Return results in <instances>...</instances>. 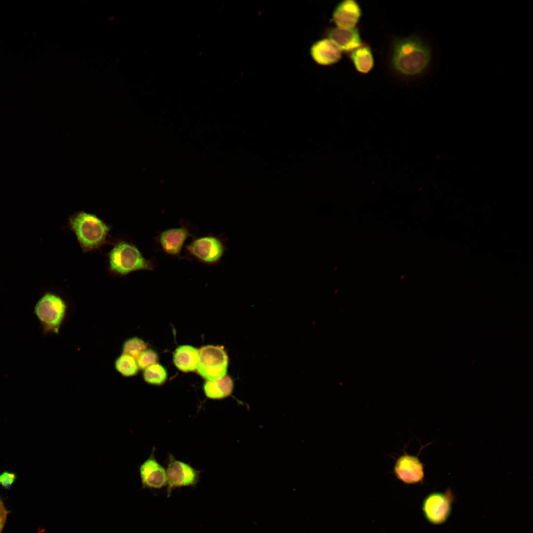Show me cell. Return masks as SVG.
Masks as SVG:
<instances>
[{
  "label": "cell",
  "mask_w": 533,
  "mask_h": 533,
  "mask_svg": "<svg viewBox=\"0 0 533 533\" xmlns=\"http://www.w3.org/2000/svg\"><path fill=\"white\" fill-rule=\"evenodd\" d=\"M432 60L429 43L418 35L396 38L392 42L389 64L392 70L404 78L423 75Z\"/></svg>",
  "instance_id": "obj_1"
},
{
  "label": "cell",
  "mask_w": 533,
  "mask_h": 533,
  "mask_svg": "<svg viewBox=\"0 0 533 533\" xmlns=\"http://www.w3.org/2000/svg\"><path fill=\"white\" fill-rule=\"evenodd\" d=\"M68 226L83 253L99 249L108 242L111 226L95 214L76 212L69 218Z\"/></svg>",
  "instance_id": "obj_2"
},
{
  "label": "cell",
  "mask_w": 533,
  "mask_h": 533,
  "mask_svg": "<svg viewBox=\"0 0 533 533\" xmlns=\"http://www.w3.org/2000/svg\"><path fill=\"white\" fill-rule=\"evenodd\" d=\"M107 255L108 271L115 276L123 277L137 271H153L157 266L153 259L146 258L136 244L125 240L115 241Z\"/></svg>",
  "instance_id": "obj_3"
},
{
  "label": "cell",
  "mask_w": 533,
  "mask_h": 533,
  "mask_svg": "<svg viewBox=\"0 0 533 533\" xmlns=\"http://www.w3.org/2000/svg\"><path fill=\"white\" fill-rule=\"evenodd\" d=\"M227 250V240L224 236L208 233L192 238L184 247L183 258L205 266H213L220 263Z\"/></svg>",
  "instance_id": "obj_4"
},
{
  "label": "cell",
  "mask_w": 533,
  "mask_h": 533,
  "mask_svg": "<svg viewBox=\"0 0 533 533\" xmlns=\"http://www.w3.org/2000/svg\"><path fill=\"white\" fill-rule=\"evenodd\" d=\"M67 308L65 300L55 293L47 292L39 298L34 312L44 334L59 333Z\"/></svg>",
  "instance_id": "obj_5"
},
{
  "label": "cell",
  "mask_w": 533,
  "mask_h": 533,
  "mask_svg": "<svg viewBox=\"0 0 533 533\" xmlns=\"http://www.w3.org/2000/svg\"><path fill=\"white\" fill-rule=\"evenodd\" d=\"M197 230L188 221L182 220L178 227L164 229L154 237L159 251L166 255L182 260L181 255L186 241L196 236Z\"/></svg>",
  "instance_id": "obj_6"
},
{
  "label": "cell",
  "mask_w": 533,
  "mask_h": 533,
  "mask_svg": "<svg viewBox=\"0 0 533 533\" xmlns=\"http://www.w3.org/2000/svg\"><path fill=\"white\" fill-rule=\"evenodd\" d=\"M198 373L207 381H215L226 376L228 357L224 349L208 345L198 350Z\"/></svg>",
  "instance_id": "obj_7"
},
{
  "label": "cell",
  "mask_w": 533,
  "mask_h": 533,
  "mask_svg": "<svg viewBox=\"0 0 533 533\" xmlns=\"http://www.w3.org/2000/svg\"><path fill=\"white\" fill-rule=\"evenodd\" d=\"M167 476V497L176 488L195 486L199 480L200 471L189 464L175 459L171 454L166 469Z\"/></svg>",
  "instance_id": "obj_8"
},
{
  "label": "cell",
  "mask_w": 533,
  "mask_h": 533,
  "mask_svg": "<svg viewBox=\"0 0 533 533\" xmlns=\"http://www.w3.org/2000/svg\"><path fill=\"white\" fill-rule=\"evenodd\" d=\"M450 493L433 492L423 499L422 510L426 520L433 525H440L449 518L452 511Z\"/></svg>",
  "instance_id": "obj_9"
},
{
  "label": "cell",
  "mask_w": 533,
  "mask_h": 533,
  "mask_svg": "<svg viewBox=\"0 0 533 533\" xmlns=\"http://www.w3.org/2000/svg\"><path fill=\"white\" fill-rule=\"evenodd\" d=\"M423 463L417 457L404 454L397 459L393 468L398 479L406 484L421 482L424 473Z\"/></svg>",
  "instance_id": "obj_10"
},
{
  "label": "cell",
  "mask_w": 533,
  "mask_h": 533,
  "mask_svg": "<svg viewBox=\"0 0 533 533\" xmlns=\"http://www.w3.org/2000/svg\"><path fill=\"white\" fill-rule=\"evenodd\" d=\"M143 489H161L167 485L166 470L156 460L152 452L139 468Z\"/></svg>",
  "instance_id": "obj_11"
},
{
  "label": "cell",
  "mask_w": 533,
  "mask_h": 533,
  "mask_svg": "<svg viewBox=\"0 0 533 533\" xmlns=\"http://www.w3.org/2000/svg\"><path fill=\"white\" fill-rule=\"evenodd\" d=\"M362 15L361 7L355 0H343L336 6L332 19L339 28H356Z\"/></svg>",
  "instance_id": "obj_12"
},
{
  "label": "cell",
  "mask_w": 533,
  "mask_h": 533,
  "mask_svg": "<svg viewBox=\"0 0 533 533\" xmlns=\"http://www.w3.org/2000/svg\"><path fill=\"white\" fill-rule=\"evenodd\" d=\"M328 36L329 39L344 52L349 53L363 44L357 27L353 29L335 28L329 32Z\"/></svg>",
  "instance_id": "obj_13"
},
{
  "label": "cell",
  "mask_w": 533,
  "mask_h": 533,
  "mask_svg": "<svg viewBox=\"0 0 533 533\" xmlns=\"http://www.w3.org/2000/svg\"><path fill=\"white\" fill-rule=\"evenodd\" d=\"M311 54L318 64L325 66L338 62L342 57V51L329 39L317 41L311 47Z\"/></svg>",
  "instance_id": "obj_14"
},
{
  "label": "cell",
  "mask_w": 533,
  "mask_h": 533,
  "mask_svg": "<svg viewBox=\"0 0 533 533\" xmlns=\"http://www.w3.org/2000/svg\"><path fill=\"white\" fill-rule=\"evenodd\" d=\"M198 350L195 347L184 345L179 346L175 350L173 361L180 370L185 372L195 371L198 361Z\"/></svg>",
  "instance_id": "obj_15"
},
{
  "label": "cell",
  "mask_w": 533,
  "mask_h": 533,
  "mask_svg": "<svg viewBox=\"0 0 533 533\" xmlns=\"http://www.w3.org/2000/svg\"><path fill=\"white\" fill-rule=\"evenodd\" d=\"M348 56L356 70L361 74L369 73L374 67V56L367 45L363 44L349 52Z\"/></svg>",
  "instance_id": "obj_16"
},
{
  "label": "cell",
  "mask_w": 533,
  "mask_h": 533,
  "mask_svg": "<svg viewBox=\"0 0 533 533\" xmlns=\"http://www.w3.org/2000/svg\"><path fill=\"white\" fill-rule=\"evenodd\" d=\"M233 388V381L228 376L215 381H207L203 385L206 396L213 399H221L228 397L231 394Z\"/></svg>",
  "instance_id": "obj_17"
},
{
  "label": "cell",
  "mask_w": 533,
  "mask_h": 533,
  "mask_svg": "<svg viewBox=\"0 0 533 533\" xmlns=\"http://www.w3.org/2000/svg\"><path fill=\"white\" fill-rule=\"evenodd\" d=\"M114 368L124 377L135 376L138 372L136 360L132 356L122 353L114 361Z\"/></svg>",
  "instance_id": "obj_18"
},
{
  "label": "cell",
  "mask_w": 533,
  "mask_h": 533,
  "mask_svg": "<svg viewBox=\"0 0 533 533\" xmlns=\"http://www.w3.org/2000/svg\"><path fill=\"white\" fill-rule=\"evenodd\" d=\"M167 372L161 365L155 363L145 369L143 372V378L148 383L161 385L167 379Z\"/></svg>",
  "instance_id": "obj_19"
},
{
  "label": "cell",
  "mask_w": 533,
  "mask_h": 533,
  "mask_svg": "<svg viewBox=\"0 0 533 533\" xmlns=\"http://www.w3.org/2000/svg\"><path fill=\"white\" fill-rule=\"evenodd\" d=\"M146 343L138 337H132L125 340L122 345V353L128 354L136 360L147 349Z\"/></svg>",
  "instance_id": "obj_20"
},
{
  "label": "cell",
  "mask_w": 533,
  "mask_h": 533,
  "mask_svg": "<svg viewBox=\"0 0 533 533\" xmlns=\"http://www.w3.org/2000/svg\"><path fill=\"white\" fill-rule=\"evenodd\" d=\"M157 360L158 356L154 351L146 349L139 355L136 361L139 369L143 370L156 363Z\"/></svg>",
  "instance_id": "obj_21"
},
{
  "label": "cell",
  "mask_w": 533,
  "mask_h": 533,
  "mask_svg": "<svg viewBox=\"0 0 533 533\" xmlns=\"http://www.w3.org/2000/svg\"><path fill=\"white\" fill-rule=\"evenodd\" d=\"M17 478L15 473L5 471L0 475V486L5 490L10 489Z\"/></svg>",
  "instance_id": "obj_22"
},
{
  "label": "cell",
  "mask_w": 533,
  "mask_h": 533,
  "mask_svg": "<svg viewBox=\"0 0 533 533\" xmlns=\"http://www.w3.org/2000/svg\"><path fill=\"white\" fill-rule=\"evenodd\" d=\"M8 511L2 500L0 499V533H1L6 523Z\"/></svg>",
  "instance_id": "obj_23"
}]
</instances>
